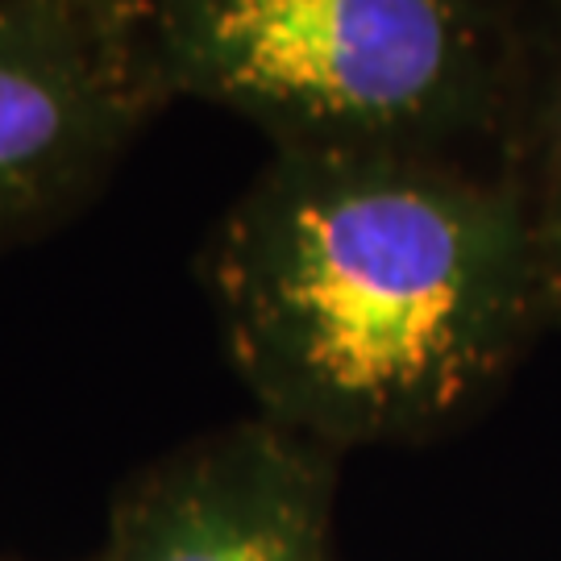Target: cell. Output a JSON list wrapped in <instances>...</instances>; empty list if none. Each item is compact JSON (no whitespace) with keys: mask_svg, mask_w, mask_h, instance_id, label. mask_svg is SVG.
<instances>
[{"mask_svg":"<svg viewBox=\"0 0 561 561\" xmlns=\"http://www.w3.org/2000/svg\"><path fill=\"white\" fill-rule=\"evenodd\" d=\"M167 96L101 0H0V245L76 213Z\"/></svg>","mask_w":561,"mask_h":561,"instance_id":"3","label":"cell"},{"mask_svg":"<svg viewBox=\"0 0 561 561\" xmlns=\"http://www.w3.org/2000/svg\"><path fill=\"white\" fill-rule=\"evenodd\" d=\"M201 279L259 416L333 454L428 442L558 324L520 180L433 150H271Z\"/></svg>","mask_w":561,"mask_h":561,"instance_id":"1","label":"cell"},{"mask_svg":"<svg viewBox=\"0 0 561 561\" xmlns=\"http://www.w3.org/2000/svg\"><path fill=\"white\" fill-rule=\"evenodd\" d=\"M141 38L167 104L229 108L271 150L503 159L537 21L520 0H162Z\"/></svg>","mask_w":561,"mask_h":561,"instance_id":"2","label":"cell"},{"mask_svg":"<svg viewBox=\"0 0 561 561\" xmlns=\"http://www.w3.org/2000/svg\"><path fill=\"white\" fill-rule=\"evenodd\" d=\"M528 204V221L561 324V18L537 21L520 113L503 150Z\"/></svg>","mask_w":561,"mask_h":561,"instance_id":"5","label":"cell"},{"mask_svg":"<svg viewBox=\"0 0 561 561\" xmlns=\"http://www.w3.org/2000/svg\"><path fill=\"white\" fill-rule=\"evenodd\" d=\"M524 9L533 13V21H549V18H561V0H520Z\"/></svg>","mask_w":561,"mask_h":561,"instance_id":"7","label":"cell"},{"mask_svg":"<svg viewBox=\"0 0 561 561\" xmlns=\"http://www.w3.org/2000/svg\"><path fill=\"white\" fill-rule=\"evenodd\" d=\"M101 4H108L113 13H121V18L134 21V25H146V21H150V13L159 9L162 0H101Z\"/></svg>","mask_w":561,"mask_h":561,"instance_id":"6","label":"cell"},{"mask_svg":"<svg viewBox=\"0 0 561 561\" xmlns=\"http://www.w3.org/2000/svg\"><path fill=\"white\" fill-rule=\"evenodd\" d=\"M333 491L337 454L254 412L125 482L92 561H337Z\"/></svg>","mask_w":561,"mask_h":561,"instance_id":"4","label":"cell"}]
</instances>
